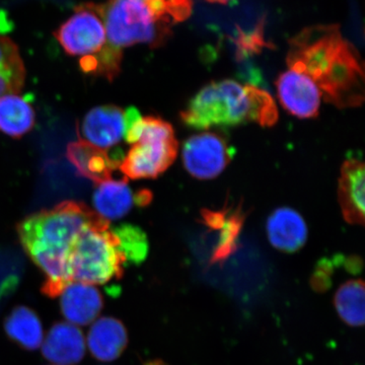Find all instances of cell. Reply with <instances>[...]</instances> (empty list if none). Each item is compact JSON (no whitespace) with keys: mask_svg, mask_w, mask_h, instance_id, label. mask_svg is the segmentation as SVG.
<instances>
[{"mask_svg":"<svg viewBox=\"0 0 365 365\" xmlns=\"http://www.w3.org/2000/svg\"><path fill=\"white\" fill-rule=\"evenodd\" d=\"M287 64L311 78L329 104L340 109L364 104V63L339 26L304 28L289 41Z\"/></svg>","mask_w":365,"mask_h":365,"instance_id":"1","label":"cell"},{"mask_svg":"<svg viewBox=\"0 0 365 365\" xmlns=\"http://www.w3.org/2000/svg\"><path fill=\"white\" fill-rule=\"evenodd\" d=\"M100 217L86 204L66 201L34 213L19 223L18 232L26 253L45 274L43 292L59 297L71 282L69 257L79 234Z\"/></svg>","mask_w":365,"mask_h":365,"instance_id":"2","label":"cell"},{"mask_svg":"<svg viewBox=\"0 0 365 365\" xmlns=\"http://www.w3.org/2000/svg\"><path fill=\"white\" fill-rule=\"evenodd\" d=\"M100 9L107 41L95 57L81 60V68L110 81L121 71L125 48L136 44L160 47L176 25L165 7L146 0H108Z\"/></svg>","mask_w":365,"mask_h":365,"instance_id":"3","label":"cell"},{"mask_svg":"<svg viewBox=\"0 0 365 365\" xmlns=\"http://www.w3.org/2000/svg\"><path fill=\"white\" fill-rule=\"evenodd\" d=\"M180 117L182 123L196 130L239 126L247 122L271 127L277 122L278 111L268 91L225 79L204 86Z\"/></svg>","mask_w":365,"mask_h":365,"instance_id":"4","label":"cell"},{"mask_svg":"<svg viewBox=\"0 0 365 365\" xmlns=\"http://www.w3.org/2000/svg\"><path fill=\"white\" fill-rule=\"evenodd\" d=\"M124 137L132 144L119 169L127 180L155 179L176 160L179 144L172 125L158 117H141L135 108L124 113Z\"/></svg>","mask_w":365,"mask_h":365,"instance_id":"5","label":"cell"},{"mask_svg":"<svg viewBox=\"0 0 365 365\" xmlns=\"http://www.w3.org/2000/svg\"><path fill=\"white\" fill-rule=\"evenodd\" d=\"M125 263L119 239L100 216L79 234L69 257V273L71 281L105 284L122 275Z\"/></svg>","mask_w":365,"mask_h":365,"instance_id":"6","label":"cell"},{"mask_svg":"<svg viewBox=\"0 0 365 365\" xmlns=\"http://www.w3.org/2000/svg\"><path fill=\"white\" fill-rule=\"evenodd\" d=\"M64 51L81 58L95 57L105 47L106 29L100 4H83L55 33Z\"/></svg>","mask_w":365,"mask_h":365,"instance_id":"7","label":"cell"},{"mask_svg":"<svg viewBox=\"0 0 365 365\" xmlns=\"http://www.w3.org/2000/svg\"><path fill=\"white\" fill-rule=\"evenodd\" d=\"M232 157V150L227 140L215 132L191 136L182 146L185 169L199 180H211L220 176Z\"/></svg>","mask_w":365,"mask_h":365,"instance_id":"8","label":"cell"},{"mask_svg":"<svg viewBox=\"0 0 365 365\" xmlns=\"http://www.w3.org/2000/svg\"><path fill=\"white\" fill-rule=\"evenodd\" d=\"M276 86L281 105L288 113L302 119L318 116L321 93L311 78L287 68L278 76Z\"/></svg>","mask_w":365,"mask_h":365,"instance_id":"9","label":"cell"},{"mask_svg":"<svg viewBox=\"0 0 365 365\" xmlns=\"http://www.w3.org/2000/svg\"><path fill=\"white\" fill-rule=\"evenodd\" d=\"M124 113L114 105L91 109L81 124L83 140L106 150L116 146L124 137Z\"/></svg>","mask_w":365,"mask_h":365,"instance_id":"10","label":"cell"},{"mask_svg":"<svg viewBox=\"0 0 365 365\" xmlns=\"http://www.w3.org/2000/svg\"><path fill=\"white\" fill-rule=\"evenodd\" d=\"M201 220L204 225L218 232V241L213 250L211 261L220 263L237 251V242L245 222V212L242 205L237 207L225 206L220 210L203 209Z\"/></svg>","mask_w":365,"mask_h":365,"instance_id":"11","label":"cell"},{"mask_svg":"<svg viewBox=\"0 0 365 365\" xmlns=\"http://www.w3.org/2000/svg\"><path fill=\"white\" fill-rule=\"evenodd\" d=\"M66 157L81 176L96 184L112 180V173L119 169L123 155H110L108 150L79 139L68 144Z\"/></svg>","mask_w":365,"mask_h":365,"instance_id":"12","label":"cell"},{"mask_svg":"<svg viewBox=\"0 0 365 365\" xmlns=\"http://www.w3.org/2000/svg\"><path fill=\"white\" fill-rule=\"evenodd\" d=\"M364 163L350 158L341 168L339 203L343 217L350 225H364Z\"/></svg>","mask_w":365,"mask_h":365,"instance_id":"13","label":"cell"},{"mask_svg":"<svg viewBox=\"0 0 365 365\" xmlns=\"http://www.w3.org/2000/svg\"><path fill=\"white\" fill-rule=\"evenodd\" d=\"M59 297L62 314L72 325L93 323L102 311V295L97 288L88 283L71 281Z\"/></svg>","mask_w":365,"mask_h":365,"instance_id":"14","label":"cell"},{"mask_svg":"<svg viewBox=\"0 0 365 365\" xmlns=\"http://www.w3.org/2000/svg\"><path fill=\"white\" fill-rule=\"evenodd\" d=\"M86 343L76 325L58 323L52 327L42 343L43 355L56 365H74L83 360Z\"/></svg>","mask_w":365,"mask_h":365,"instance_id":"15","label":"cell"},{"mask_svg":"<svg viewBox=\"0 0 365 365\" xmlns=\"http://www.w3.org/2000/svg\"><path fill=\"white\" fill-rule=\"evenodd\" d=\"M267 234L269 242L274 248L287 253H294L306 244L307 223L294 209L278 208L269 216Z\"/></svg>","mask_w":365,"mask_h":365,"instance_id":"16","label":"cell"},{"mask_svg":"<svg viewBox=\"0 0 365 365\" xmlns=\"http://www.w3.org/2000/svg\"><path fill=\"white\" fill-rule=\"evenodd\" d=\"M86 341L95 359L101 361H113L124 351L128 338L121 322L106 317L93 322Z\"/></svg>","mask_w":365,"mask_h":365,"instance_id":"17","label":"cell"},{"mask_svg":"<svg viewBox=\"0 0 365 365\" xmlns=\"http://www.w3.org/2000/svg\"><path fill=\"white\" fill-rule=\"evenodd\" d=\"M135 203L133 194L128 185V180H109L98 184L93 194V206L96 212L106 220H120L124 217Z\"/></svg>","mask_w":365,"mask_h":365,"instance_id":"18","label":"cell"},{"mask_svg":"<svg viewBox=\"0 0 365 365\" xmlns=\"http://www.w3.org/2000/svg\"><path fill=\"white\" fill-rule=\"evenodd\" d=\"M35 125V111L26 98L7 95L0 98V131L21 138Z\"/></svg>","mask_w":365,"mask_h":365,"instance_id":"19","label":"cell"},{"mask_svg":"<svg viewBox=\"0 0 365 365\" xmlns=\"http://www.w3.org/2000/svg\"><path fill=\"white\" fill-rule=\"evenodd\" d=\"M26 68L18 46L0 36V98L20 95L25 85Z\"/></svg>","mask_w":365,"mask_h":365,"instance_id":"20","label":"cell"},{"mask_svg":"<svg viewBox=\"0 0 365 365\" xmlns=\"http://www.w3.org/2000/svg\"><path fill=\"white\" fill-rule=\"evenodd\" d=\"M4 328L7 335L26 349H38L44 340L39 317L29 307H16L7 317Z\"/></svg>","mask_w":365,"mask_h":365,"instance_id":"21","label":"cell"},{"mask_svg":"<svg viewBox=\"0 0 365 365\" xmlns=\"http://www.w3.org/2000/svg\"><path fill=\"white\" fill-rule=\"evenodd\" d=\"M364 284L361 280H350L339 287L335 294L336 309L348 325L364 324Z\"/></svg>","mask_w":365,"mask_h":365,"instance_id":"22","label":"cell"},{"mask_svg":"<svg viewBox=\"0 0 365 365\" xmlns=\"http://www.w3.org/2000/svg\"><path fill=\"white\" fill-rule=\"evenodd\" d=\"M120 242V250L126 262L139 264L148 256V242L146 235L140 228L131 225H123L113 230Z\"/></svg>","mask_w":365,"mask_h":365,"instance_id":"23","label":"cell"},{"mask_svg":"<svg viewBox=\"0 0 365 365\" xmlns=\"http://www.w3.org/2000/svg\"><path fill=\"white\" fill-rule=\"evenodd\" d=\"M237 45V57L244 59L261 51L262 48L267 47L268 44L263 38V31L257 28L253 33H242L235 40Z\"/></svg>","mask_w":365,"mask_h":365,"instance_id":"24","label":"cell"},{"mask_svg":"<svg viewBox=\"0 0 365 365\" xmlns=\"http://www.w3.org/2000/svg\"><path fill=\"white\" fill-rule=\"evenodd\" d=\"M150 2H160L167 7L175 23L186 21L191 16L193 2L192 0H146Z\"/></svg>","mask_w":365,"mask_h":365,"instance_id":"25","label":"cell"},{"mask_svg":"<svg viewBox=\"0 0 365 365\" xmlns=\"http://www.w3.org/2000/svg\"><path fill=\"white\" fill-rule=\"evenodd\" d=\"M207 1L212 2V4H227L228 2L232 1V0H207Z\"/></svg>","mask_w":365,"mask_h":365,"instance_id":"26","label":"cell"},{"mask_svg":"<svg viewBox=\"0 0 365 365\" xmlns=\"http://www.w3.org/2000/svg\"><path fill=\"white\" fill-rule=\"evenodd\" d=\"M150 365H163V364H150Z\"/></svg>","mask_w":365,"mask_h":365,"instance_id":"27","label":"cell"}]
</instances>
